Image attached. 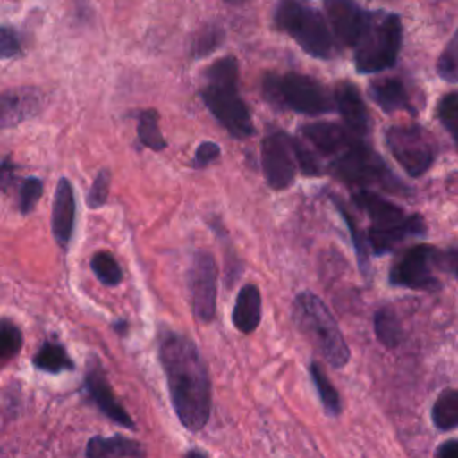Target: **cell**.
<instances>
[{
	"mask_svg": "<svg viewBox=\"0 0 458 458\" xmlns=\"http://www.w3.org/2000/svg\"><path fill=\"white\" fill-rule=\"evenodd\" d=\"M354 202L372 220L367 245L374 254H385L399 245L406 236L422 234L426 231L422 216L406 215L399 206L377 193L360 190L354 195Z\"/></svg>",
	"mask_w": 458,
	"mask_h": 458,
	"instance_id": "3957f363",
	"label": "cell"
},
{
	"mask_svg": "<svg viewBox=\"0 0 458 458\" xmlns=\"http://www.w3.org/2000/svg\"><path fill=\"white\" fill-rule=\"evenodd\" d=\"M277 29L286 32L306 54L329 59L335 52L333 38L324 16L304 0H281L274 13Z\"/></svg>",
	"mask_w": 458,
	"mask_h": 458,
	"instance_id": "277c9868",
	"label": "cell"
},
{
	"mask_svg": "<svg viewBox=\"0 0 458 458\" xmlns=\"http://www.w3.org/2000/svg\"><path fill=\"white\" fill-rule=\"evenodd\" d=\"M159 361L177 419L186 429L200 431L211 411V386L197 345L182 335L168 333L159 344Z\"/></svg>",
	"mask_w": 458,
	"mask_h": 458,
	"instance_id": "6da1fadb",
	"label": "cell"
},
{
	"mask_svg": "<svg viewBox=\"0 0 458 458\" xmlns=\"http://www.w3.org/2000/svg\"><path fill=\"white\" fill-rule=\"evenodd\" d=\"M295 318L299 326L315 340L331 367L338 369L349 361V347L327 306L311 292H302L295 299Z\"/></svg>",
	"mask_w": 458,
	"mask_h": 458,
	"instance_id": "52a82bcc",
	"label": "cell"
},
{
	"mask_svg": "<svg viewBox=\"0 0 458 458\" xmlns=\"http://www.w3.org/2000/svg\"><path fill=\"white\" fill-rule=\"evenodd\" d=\"M445 265L449 267V270H453V274L458 277V250H451L444 256Z\"/></svg>",
	"mask_w": 458,
	"mask_h": 458,
	"instance_id": "f35d334b",
	"label": "cell"
},
{
	"mask_svg": "<svg viewBox=\"0 0 458 458\" xmlns=\"http://www.w3.org/2000/svg\"><path fill=\"white\" fill-rule=\"evenodd\" d=\"M200 95L211 114L231 136L247 138L254 132L250 113L238 93V63L234 57L216 59L208 68Z\"/></svg>",
	"mask_w": 458,
	"mask_h": 458,
	"instance_id": "7a4b0ae2",
	"label": "cell"
},
{
	"mask_svg": "<svg viewBox=\"0 0 458 458\" xmlns=\"http://www.w3.org/2000/svg\"><path fill=\"white\" fill-rule=\"evenodd\" d=\"M438 252L431 245H413L404 250L390 268V283L411 290H435L438 281L433 276V263Z\"/></svg>",
	"mask_w": 458,
	"mask_h": 458,
	"instance_id": "30bf717a",
	"label": "cell"
},
{
	"mask_svg": "<svg viewBox=\"0 0 458 458\" xmlns=\"http://www.w3.org/2000/svg\"><path fill=\"white\" fill-rule=\"evenodd\" d=\"M437 116L458 147V91L445 95L437 107Z\"/></svg>",
	"mask_w": 458,
	"mask_h": 458,
	"instance_id": "f546056e",
	"label": "cell"
},
{
	"mask_svg": "<svg viewBox=\"0 0 458 458\" xmlns=\"http://www.w3.org/2000/svg\"><path fill=\"white\" fill-rule=\"evenodd\" d=\"M293 152H295V161H297V168L310 177L320 175V165L315 157V154L310 150V147H306L302 141L293 138Z\"/></svg>",
	"mask_w": 458,
	"mask_h": 458,
	"instance_id": "d6a6232c",
	"label": "cell"
},
{
	"mask_svg": "<svg viewBox=\"0 0 458 458\" xmlns=\"http://www.w3.org/2000/svg\"><path fill=\"white\" fill-rule=\"evenodd\" d=\"M222 39H224V30L218 25L202 27L193 39V47H191L193 57H206L215 48H218Z\"/></svg>",
	"mask_w": 458,
	"mask_h": 458,
	"instance_id": "f1b7e54d",
	"label": "cell"
},
{
	"mask_svg": "<svg viewBox=\"0 0 458 458\" xmlns=\"http://www.w3.org/2000/svg\"><path fill=\"white\" fill-rule=\"evenodd\" d=\"M91 270L97 276V279L106 286H116L122 283V268L113 254L106 250H98L91 258Z\"/></svg>",
	"mask_w": 458,
	"mask_h": 458,
	"instance_id": "484cf974",
	"label": "cell"
},
{
	"mask_svg": "<svg viewBox=\"0 0 458 458\" xmlns=\"http://www.w3.org/2000/svg\"><path fill=\"white\" fill-rule=\"evenodd\" d=\"M218 156H220V147H218L216 143H213V141H204V143H200V145L197 147V150H195L193 165H195V166H206V165H209L211 161L218 159Z\"/></svg>",
	"mask_w": 458,
	"mask_h": 458,
	"instance_id": "d590c367",
	"label": "cell"
},
{
	"mask_svg": "<svg viewBox=\"0 0 458 458\" xmlns=\"http://www.w3.org/2000/svg\"><path fill=\"white\" fill-rule=\"evenodd\" d=\"M369 93L372 100L385 111V113H394L401 109L410 107V98L408 91L403 84V81L395 77H386V79H377L370 84Z\"/></svg>",
	"mask_w": 458,
	"mask_h": 458,
	"instance_id": "ffe728a7",
	"label": "cell"
},
{
	"mask_svg": "<svg viewBox=\"0 0 458 458\" xmlns=\"http://www.w3.org/2000/svg\"><path fill=\"white\" fill-rule=\"evenodd\" d=\"M32 363L36 369L50 372V374H57L61 370H72L75 367L72 358L68 356L66 349L55 342L43 344L39 347V351L34 354Z\"/></svg>",
	"mask_w": 458,
	"mask_h": 458,
	"instance_id": "44dd1931",
	"label": "cell"
},
{
	"mask_svg": "<svg viewBox=\"0 0 458 458\" xmlns=\"http://www.w3.org/2000/svg\"><path fill=\"white\" fill-rule=\"evenodd\" d=\"M109 182H111V175H109V170L102 168L93 182H91V188H89V193H88V206L91 209H97V208H102L107 200V195H109Z\"/></svg>",
	"mask_w": 458,
	"mask_h": 458,
	"instance_id": "4dcf8cb0",
	"label": "cell"
},
{
	"mask_svg": "<svg viewBox=\"0 0 458 458\" xmlns=\"http://www.w3.org/2000/svg\"><path fill=\"white\" fill-rule=\"evenodd\" d=\"M374 329H376V336L377 340L385 345V347H395L401 342L403 331H401V324L395 317V313L390 308H381L376 311L374 317Z\"/></svg>",
	"mask_w": 458,
	"mask_h": 458,
	"instance_id": "d4e9b609",
	"label": "cell"
},
{
	"mask_svg": "<svg viewBox=\"0 0 458 458\" xmlns=\"http://www.w3.org/2000/svg\"><path fill=\"white\" fill-rule=\"evenodd\" d=\"M41 193H43V182H41V179H38V177H29V179H25L23 184H21V188H20V211H21L23 215L30 213V211L36 208V204H38Z\"/></svg>",
	"mask_w": 458,
	"mask_h": 458,
	"instance_id": "1f68e13d",
	"label": "cell"
},
{
	"mask_svg": "<svg viewBox=\"0 0 458 458\" xmlns=\"http://www.w3.org/2000/svg\"><path fill=\"white\" fill-rule=\"evenodd\" d=\"M145 447L129 437H93L86 445V458H145Z\"/></svg>",
	"mask_w": 458,
	"mask_h": 458,
	"instance_id": "ac0fdd59",
	"label": "cell"
},
{
	"mask_svg": "<svg viewBox=\"0 0 458 458\" xmlns=\"http://www.w3.org/2000/svg\"><path fill=\"white\" fill-rule=\"evenodd\" d=\"M138 138L150 150H163L166 147V140L159 129V114L156 109H145L138 116Z\"/></svg>",
	"mask_w": 458,
	"mask_h": 458,
	"instance_id": "603a6c76",
	"label": "cell"
},
{
	"mask_svg": "<svg viewBox=\"0 0 458 458\" xmlns=\"http://www.w3.org/2000/svg\"><path fill=\"white\" fill-rule=\"evenodd\" d=\"M403 25L397 14L370 13L369 21L354 45V64L360 73H376L390 68L401 50Z\"/></svg>",
	"mask_w": 458,
	"mask_h": 458,
	"instance_id": "5b68a950",
	"label": "cell"
},
{
	"mask_svg": "<svg viewBox=\"0 0 458 458\" xmlns=\"http://www.w3.org/2000/svg\"><path fill=\"white\" fill-rule=\"evenodd\" d=\"M261 320V293L256 284H245L238 292L234 310H233V324L242 333H252Z\"/></svg>",
	"mask_w": 458,
	"mask_h": 458,
	"instance_id": "d6986e66",
	"label": "cell"
},
{
	"mask_svg": "<svg viewBox=\"0 0 458 458\" xmlns=\"http://www.w3.org/2000/svg\"><path fill=\"white\" fill-rule=\"evenodd\" d=\"M437 73L447 82H458V30L438 55Z\"/></svg>",
	"mask_w": 458,
	"mask_h": 458,
	"instance_id": "83f0119b",
	"label": "cell"
},
{
	"mask_svg": "<svg viewBox=\"0 0 458 458\" xmlns=\"http://www.w3.org/2000/svg\"><path fill=\"white\" fill-rule=\"evenodd\" d=\"M329 165L338 179L354 186L377 184L388 190L399 186L385 161L356 134H351L347 141L329 156Z\"/></svg>",
	"mask_w": 458,
	"mask_h": 458,
	"instance_id": "8992f818",
	"label": "cell"
},
{
	"mask_svg": "<svg viewBox=\"0 0 458 458\" xmlns=\"http://www.w3.org/2000/svg\"><path fill=\"white\" fill-rule=\"evenodd\" d=\"M84 385H86V390L89 394V397L93 399V403L97 404V408L106 415L109 417L111 420H114L116 424L123 426V428H129V429H134V422L131 419V415L127 413V410L116 401L113 390H111V385L106 377V372L102 369V365L98 363H93L86 376H84Z\"/></svg>",
	"mask_w": 458,
	"mask_h": 458,
	"instance_id": "9a60e30c",
	"label": "cell"
},
{
	"mask_svg": "<svg viewBox=\"0 0 458 458\" xmlns=\"http://www.w3.org/2000/svg\"><path fill=\"white\" fill-rule=\"evenodd\" d=\"M184 458H208V454L202 453V451H199V449H191V451H188V453L184 454Z\"/></svg>",
	"mask_w": 458,
	"mask_h": 458,
	"instance_id": "ab89813d",
	"label": "cell"
},
{
	"mask_svg": "<svg viewBox=\"0 0 458 458\" xmlns=\"http://www.w3.org/2000/svg\"><path fill=\"white\" fill-rule=\"evenodd\" d=\"M338 209H340V213H342V216H344V220H345V224H347V227H349V231H351L352 243H354L356 252H358V259H360V263H361V267H363V263H367V242H365V236H360V231L356 229L354 218L344 209L342 204H338Z\"/></svg>",
	"mask_w": 458,
	"mask_h": 458,
	"instance_id": "e575fe53",
	"label": "cell"
},
{
	"mask_svg": "<svg viewBox=\"0 0 458 458\" xmlns=\"http://www.w3.org/2000/svg\"><path fill=\"white\" fill-rule=\"evenodd\" d=\"M437 458H458V438L445 440L437 449Z\"/></svg>",
	"mask_w": 458,
	"mask_h": 458,
	"instance_id": "74e56055",
	"label": "cell"
},
{
	"mask_svg": "<svg viewBox=\"0 0 458 458\" xmlns=\"http://www.w3.org/2000/svg\"><path fill=\"white\" fill-rule=\"evenodd\" d=\"M261 163L267 184L272 190L288 188L297 172L293 138L281 131L268 134L261 143Z\"/></svg>",
	"mask_w": 458,
	"mask_h": 458,
	"instance_id": "7c38bea8",
	"label": "cell"
},
{
	"mask_svg": "<svg viewBox=\"0 0 458 458\" xmlns=\"http://www.w3.org/2000/svg\"><path fill=\"white\" fill-rule=\"evenodd\" d=\"M335 104L345 127L360 138L365 136L369 131V113L358 88L347 81L338 82L335 88Z\"/></svg>",
	"mask_w": 458,
	"mask_h": 458,
	"instance_id": "2e32d148",
	"label": "cell"
},
{
	"mask_svg": "<svg viewBox=\"0 0 458 458\" xmlns=\"http://www.w3.org/2000/svg\"><path fill=\"white\" fill-rule=\"evenodd\" d=\"M216 277L218 268L213 254L199 250L193 256L188 286L191 295V308L200 322H211L216 311Z\"/></svg>",
	"mask_w": 458,
	"mask_h": 458,
	"instance_id": "8fae6325",
	"label": "cell"
},
{
	"mask_svg": "<svg viewBox=\"0 0 458 458\" xmlns=\"http://www.w3.org/2000/svg\"><path fill=\"white\" fill-rule=\"evenodd\" d=\"M263 91L267 100L274 106H286L302 114L317 116L333 109L326 88L313 77L302 73L290 72L284 75H267Z\"/></svg>",
	"mask_w": 458,
	"mask_h": 458,
	"instance_id": "ba28073f",
	"label": "cell"
},
{
	"mask_svg": "<svg viewBox=\"0 0 458 458\" xmlns=\"http://www.w3.org/2000/svg\"><path fill=\"white\" fill-rule=\"evenodd\" d=\"M73 220H75V197L73 188L66 177L59 179L55 186L54 195V206H52V233L55 242L66 249L72 233H73Z\"/></svg>",
	"mask_w": 458,
	"mask_h": 458,
	"instance_id": "e0dca14e",
	"label": "cell"
},
{
	"mask_svg": "<svg viewBox=\"0 0 458 458\" xmlns=\"http://www.w3.org/2000/svg\"><path fill=\"white\" fill-rule=\"evenodd\" d=\"M431 417L438 429H453L458 426V388H447L437 397Z\"/></svg>",
	"mask_w": 458,
	"mask_h": 458,
	"instance_id": "7402d4cb",
	"label": "cell"
},
{
	"mask_svg": "<svg viewBox=\"0 0 458 458\" xmlns=\"http://www.w3.org/2000/svg\"><path fill=\"white\" fill-rule=\"evenodd\" d=\"M21 52V41L14 29L0 27V59H13Z\"/></svg>",
	"mask_w": 458,
	"mask_h": 458,
	"instance_id": "836d02e7",
	"label": "cell"
},
{
	"mask_svg": "<svg viewBox=\"0 0 458 458\" xmlns=\"http://www.w3.org/2000/svg\"><path fill=\"white\" fill-rule=\"evenodd\" d=\"M45 95L32 86L13 88L0 93V131L20 125L43 109Z\"/></svg>",
	"mask_w": 458,
	"mask_h": 458,
	"instance_id": "4fadbf2b",
	"label": "cell"
},
{
	"mask_svg": "<svg viewBox=\"0 0 458 458\" xmlns=\"http://www.w3.org/2000/svg\"><path fill=\"white\" fill-rule=\"evenodd\" d=\"M385 141L395 161L411 177L428 172L435 161V143L419 125H394L386 131Z\"/></svg>",
	"mask_w": 458,
	"mask_h": 458,
	"instance_id": "9c48e42d",
	"label": "cell"
},
{
	"mask_svg": "<svg viewBox=\"0 0 458 458\" xmlns=\"http://www.w3.org/2000/svg\"><path fill=\"white\" fill-rule=\"evenodd\" d=\"M227 4H242V2H245V0H225Z\"/></svg>",
	"mask_w": 458,
	"mask_h": 458,
	"instance_id": "60d3db41",
	"label": "cell"
},
{
	"mask_svg": "<svg viewBox=\"0 0 458 458\" xmlns=\"http://www.w3.org/2000/svg\"><path fill=\"white\" fill-rule=\"evenodd\" d=\"M324 9L336 38L344 45L354 47L369 21L370 13L363 11L354 0H324Z\"/></svg>",
	"mask_w": 458,
	"mask_h": 458,
	"instance_id": "5bb4252c",
	"label": "cell"
},
{
	"mask_svg": "<svg viewBox=\"0 0 458 458\" xmlns=\"http://www.w3.org/2000/svg\"><path fill=\"white\" fill-rule=\"evenodd\" d=\"M310 376H311V381L318 392V397H320L322 406L327 411V415H331V417L338 415L340 413V395L335 390L329 377L326 376L324 369L317 361H313L310 365Z\"/></svg>",
	"mask_w": 458,
	"mask_h": 458,
	"instance_id": "cb8c5ba5",
	"label": "cell"
},
{
	"mask_svg": "<svg viewBox=\"0 0 458 458\" xmlns=\"http://www.w3.org/2000/svg\"><path fill=\"white\" fill-rule=\"evenodd\" d=\"M21 344L23 338L20 327L9 318H0V367L20 352Z\"/></svg>",
	"mask_w": 458,
	"mask_h": 458,
	"instance_id": "4316f807",
	"label": "cell"
},
{
	"mask_svg": "<svg viewBox=\"0 0 458 458\" xmlns=\"http://www.w3.org/2000/svg\"><path fill=\"white\" fill-rule=\"evenodd\" d=\"M16 182V165L11 161L9 156H5L0 163V190L9 191Z\"/></svg>",
	"mask_w": 458,
	"mask_h": 458,
	"instance_id": "8d00e7d4",
	"label": "cell"
}]
</instances>
